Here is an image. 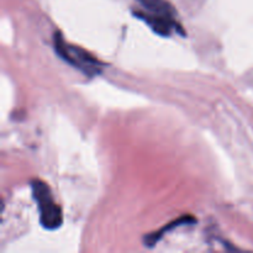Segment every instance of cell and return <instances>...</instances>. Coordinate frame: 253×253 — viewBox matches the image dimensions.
Masks as SVG:
<instances>
[{
	"mask_svg": "<svg viewBox=\"0 0 253 253\" xmlns=\"http://www.w3.org/2000/svg\"><path fill=\"white\" fill-rule=\"evenodd\" d=\"M195 221H197V220H195V217L190 216V215H184V216L179 217V219H175L174 221H170L169 224L166 225L165 227H162L160 231H156V232H152V234L147 235V236L145 237V240H143V242H145V246L153 247L158 241H160L161 239H162L163 236H165L166 234H167L168 231L175 229V227L182 226V225H193V224H195Z\"/></svg>",
	"mask_w": 253,
	"mask_h": 253,
	"instance_id": "277c9868",
	"label": "cell"
},
{
	"mask_svg": "<svg viewBox=\"0 0 253 253\" xmlns=\"http://www.w3.org/2000/svg\"><path fill=\"white\" fill-rule=\"evenodd\" d=\"M32 197L37 203L40 222L46 230H57L63 224V212L54 200L48 185L41 179L31 180Z\"/></svg>",
	"mask_w": 253,
	"mask_h": 253,
	"instance_id": "3957f363",
	"label": "cell"
},
{
	"mask_svg": "<svg viewBox=\"0 0 253 253\" xmlns=\"http://www.w3.org/2000/svg\"><path fill=\"white\" fill-rule=\"evenodd\" d=\"M53 46L58 57L71 64L72 67L81 71L88 77H94L101 73L105 64L94 57L90 52L84 49L83 47L68 43L63 39L61 32H56L53 37Z\"/></svg>",
	"mask_w": 253,
	"mask_h": 253,
	"instance_id": "7a4b0ae2",
	"label": "cell"
},
{
	"mask_svg": "<svg viewBox=\"0 0 253 253\" xmlns=\"http://www.w3.org/2000/svg\"><path fill=\"white\" fill-rule=\"evenodd\" d=\"M132 12L160 36L184 35L182 24L177 19V10L168 0H135Z\"/></svg>",
	"mask_w": 253,
	"mask_h": 253,
	"instance_id": "6da1fadb",
	"label": "cell"
}]
</instances>
